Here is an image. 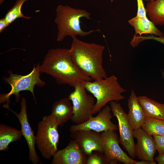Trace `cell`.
<instances>
[{
    "label": "cell",
    "instance_id": "obj_1",
    "mask_svg": "<svg viewBox=\"0 0 164 164\" xmlns=\"http://www.w3.org/2000/svg\"><path fill=\"white\" fill-rule=\"evenodd\" d=\"M41 73L54 78L59 84H67L73 87L78 83L91 81L72 61L69 50L58 48L48 51L40 65Z\"/></svg>",
    "mask_w": 164,
    "mask_h": 164
},
{
    "label": "cell",
    "instance_id": "obj_2",
    "mask_svg": "<svg viewBox=\"0 0 164 164\" xmlns=\"http://www.w3.org/2000/svg\"><path fill=\"white\" fill-rule=\"evenodd\" d=\"M69 51L74 64L83 73L94 80L107 77L103 66V54L105 47L95 43H88L76 37Z\"/></svg>",
    "mask_w": 164,
    "mask_h": 164
},
{
    "label": "cell",
    "instance_id": "obj_3",
    "mask_svg": "<svg viewBox=\"0 0 164 164\" xmlns=\"http://www.w3.org/2000/svg\"><path fill=\"white\" fill-rule=\"evenodd\" d=\"M56 12V17L54 22L57 25L58 30V41H63L67 36H70L73 38L76 37L77 35L84 36L93 32H101L99 29L88 32L81 29L80 18L84 17L87 19H91L90 13L85 10L60 5L57 7Z\"/></svg>",
    "mask_w": 164,
    "mask_h": 164
},
{
    "label": "cell",
    "instance_id": "obj_4",
    "mask_svg": "<svg viewBox=\"0 0 164 164\" xmlns=\"http://www.w3.org/2000/svg\"><path fill=\"white\" fill-rule=\"evenodd\" d=\"M87 91L96 99L93 111V115L99 112L108 102L124 99L122 94L126 90L120 85L117 78L112 75L105 78L94 80L93 82H84Z\"/></svg>",
    "mask_w": 164,
    "mask_h": 164
},
{
    "label": "cell",
    "instance_id": "obj_5",
    "mask_svg": "<svg viewBox=\"0 0 164 164\" xmlns=\"http://www.w3.org/2000/svg\"><path fill=\"white\" fill-rule=\"evenodd\" d=\"M40 65L38 63L34 66L32 71L28 74L24 76L15 74L11 70H8L9 74V77H4L3 79L9 84L11 87V90L8 93L0 95V103L7 102L9 104L10 97L12 95L15 97V103L20 99L19 92L23 91H29L31 92L36 103L34 89L36 85L42 87L46 84L45 82L40 78Z\"/></svg>",
    "mask_w": 164,
    "mask_h": 164
},
{
    "label": "cell",
    "instance_id": "obj_6",
    "mask_svg": "<svg viewBox=\"0 0 164 164\" xmlns=\"http://www.w3.org/2000/svg\"><path fill=\"white\" fill-rule=\"evenodd\" d=\"M58 126L51 114L43 116L38 124L36 144L45 159L51 158L58 150Z\"/></svg>",
    "mask_w": 164,
    "mask_h": 164
},
{
    "label": "cell",
    "instance_id": "obj_7",
    "mask_svg": "<svg viewBox=\"0 0 164 164\" xmlns=\"http://www.w3.org/2000/svg\"><path fill=\"white\" fill-rule=\"evenodd\" d=\"M83 82L77 83L68 96L73 108V114L70 120L75 124L83 123L92 116L96 103L94 97L87 93Z\"/></svg>",
    "mask_w": 164,
    "mask_h": 164
},
{
    "label": "cell",
    "instance_id": "obj_8",
    "mask_svg": "<svg viewBox=\"0 0 164 164\" xmlns=\"http://www.w3.org/2000/svg\"><path fill=\"white\" fill-rule=\"evenodd\" d=\"M110 106L113 115L117 118L120 134L119 142L132 159L136 156L135 153L133 130L128 122L127 114L120 104L115 101L110 102Z\"/></svg>",
    "mask_w": 164,
    "mask_h": 164
},
{
    "label": "cell",
    "instance_id": "obj_9",
    "mask_svg": "<svg viewBox=\"0 0 164 164\" xmlns=\"http://www.w3.org/2000/svg\"><path fill=\"white\" fill-rule=\"evenodd\" d=\"M101 134L103 153L112 163L119 161L125 164H134L136 161L125 153L119 145V140L114 131L109 130Z\"/></svg>",
    "mask_w": 164,
    "mask_h": 164
},
{
    "label": "cell",
    "instance_id": "obj_10",
    "mask_svg": "<svg viewBox=\"0 0 164 164\" xmlns=\"http://www.w3.org/2000/svg\"><path fill=\"white\" fill-rule=\"evenodd\" d=\"M111 111L110 106L106 105L95 117L91 116L83 123L72 125L70 128V131L71 132L80 130H92L100 133L109 130H117L118 127L111 120L112 117Z\"/></svg>",
    "mask_w": 164,
    "mask_h": 164
},
{
    "label": "cell",
    "instance_id": "obj_11",
    "mask_svg": "<svg viewBox=\"0 0 164 164\" xmlns=\"http://www.w3.org/2000/svg\"><path fill=\"white\" fill-rule=\"evenodd\" d=\"M21 109L19 113H17L10 109L9 104H5L4 107L7 108L14 114L18 118L21 127L22 135L25 138L29 149V159L34 164L39 163L40 159L37 155L35 148L36 136L29 122L27 113L26 99L24 97L21 99Z\"/></svg>",
    "mask_w": 164,
    "mask_h": 164
},
{
    "label": "cell",
    "instance_id": "obj_12",
    "mask_svg": "<svg viewBox=\"0 0 164 164\" xmlns=\"http://www.w3.org/2000/svg\"><path fill=\"white\" fill-rule=\"evenodd\" d=\"M71 132L72 139L75 140L82 150L87 156L93 152H103L101 134L92 130H80Z\"/></svg>",
    "mask_w": 164,
    "mask_h": 164
},
{
    "label": "cell",
    "instance_id": "obj_13",
    "mask_svg": "<svg viewBox=\"0 0 164 164\" xmlns=\"http://www.w3.org/2000/svg\"><path fill=\"white\" fill-rule=\"evenodd\" d=\"M53 157L52 164H86L88 156L77 142L72 139L66 147L58 150Z\"/></svg>",
    "mask_w": 164,
    "mask_h": 164
},
{
    "label": "cell",
    "instance_id": "obj_14",
    "mask_svg": "<svg viewBox=\"0 0 164 164\" xmlns=\"http://www.w3.org/2000/svg\"><path fill=\"white\" fill-rule=\"evenodd\" d=\"M133 136L137 140L135 148V156L141 160L154 161L157 149L153 136L142 128L133 130Z\"/></svg>",
    "mask_w": 164,
    "mask_h": 164
},
{
    "label": "cell",
    "instance_id": "obj_15",
    "mask_svg": "<svg viewBox=\"0 0 164 164\" xmlns=\"http://www.w3.org/2000/svg\"><path fill=\"white\" fill-rule=\"evenodd\" d=\"M128 119L133 129L141 128L146 116L133 90H132L128 99Z\"/></svg>",
    "mask_w": 164,
    "mask_h": 164
},
{
    "label": "cell",
    "instance_id": "obj_16",
    "mask_svg": "<svg viewBox=\"0 0 164 164\" xmlns=\"http://www.w3.org/2000/svg\"><path fill=\"white\" fill-rule=\"evenodd\" d=\"M71 102L68 97H65L53 104L51 114L59 126H63L73 116V108Z\"/></svg>",
    "mask_w": 164,
    "mask_h": 164
},
{
    "label": "cell",
    "instance_id": "obj_17",
    "mask_svg": "<svg viewBox=\"0 0 164 164\" xmlns=\"http://www.w3.org/2000/svg\"><path fill=\"white\" fill-rule=\"evenodd\" d=\"M129 24L134 29L135 34H151L159 37H164V34L146 16H136L128 20Z\"/></svg>",
    "mask_w": 164,
    "mask_h": 164
},
{
    "label": "cell",
    "instance_id": "obj_18",
    "mask_svg": "<svg viewBox=\"0 0 164 164\" xmlns=\"http://www.w3.org/2000/svg\"><path fill=\"white\" fill-rule=\"evenodd\" d=\"M138 99L146 116L164 120V104L145 96L138 97Z\"/></svg>",
    "mask_w": 164,
    "mask_h": 164
},
{
    "label": "cell",
    "instance_id": "obj_19",
    "mask_svg": "<svg viewBox=\"0 0 164 164\" xmlns=\"http://www.w3.org/2000/svg\"><path fill=\"white\" fill-rule=\"evenodd\" d=\"M22 136L21 131L3 124H0V150L7 151L11 142L20 140Z\"/></svg>",
    "mask_w": 164,
    "mask_h": 164
},
{
    "label": "cell",
    "instance_id": "obj_20",
    "mask_svg": "<svg viewBox=\"0 0 164 164\" xmlns=\"http://www.w3.org/2000/svg\"><path fill=\"white\" fill-rule=\"evenodd\" d=\"M145 8L151 21L155 25L164 26V0L148 2Z\"/></svg>",
    "mask_w": 164,
    "mask_h": 164
},
{
    "label": "cell",
    "instance_id": "obj_21",
    "mask_svg": "<svg viewBox=\"0 0 164 164\" xmlns=\"http://www.w3.org/2000/svg\"><path fill=\"white\" fill-rule=\"evenodd\" d=\"M141 128L152 136H164V120L146 116Z\"/></svg>",
    "mask_w": 164,
    "mask_h": 164
},
{
    "label": "cell",
    "instance_id": "obj_22",
    "mask_svg": "<svg viewBox=\"0 0 164 164\" xmlns=\"http://www.w3.org/2000/svg\"><path fill=\"white\" fill-rule=\"evenodd\" d=\"M28 0H17L13 6L7 12L5 17L9 24L12 23L17 18H23L26 19H30V17L26 16L21 12V8L23 4Z\"/></svg>",
    "mask_w": 164,
    "mask_h": 164
},
{
    "label": "cell",
    "instance_id": "obj_23",
    "mask_svg": "<svg viewBox=\"0 0 164 164\" xmlns=\"http://www.w3.org/2000/svg\"><path fill=\"white\" fill-rule=\"evenodd\" d=\"M103 152L97 151L93 152L88 156L86 164H111L105 156Z\"/></svg>",
    "mask_w": 164,
    "mask_h": 164
},
{
    "label": "cell",
    "instance_id": "obj_24",
    "mask_svg": "<svg viewBox=\"0 0 164 164\" xmlns=\"http://www.w3.org/2000/svg\"><path fill=\"white\" fill-rule=\"evenodd\" d=\"M147 39H153L159 42L164 45V37L155 36L153 35L142 36L135 34L131 42V45L133 47L137 46L138 44L143 41Z\"/></svg>",
    "mask_w": 164,
    "mask_h": 164
},
{
    "label": "cell",
    "instance_id": "obj_25",
    "mask_svg": "<svg viewBox=\"0 0 164 164\" xmlns=\"http://www.w3.org/2000/svg\"><path fill=\"white\" fill-rule=\"evenodd\" d=\"M159 155L164 154V136H152Z\"/></svg>",
    "mask_w": 164,
    "mask_h": 164
},
{
    "label": "cell",
    "instance_id": "obj_26",
    "mask_svg": "<svg viewBox=\"0 0 164 164\" xmlns=\"http://www.w3.org/2000/svg\"><path fill=\"white\" fill-rule=\"evenodd\" d=\"M137 1L138 9L136 16L141 17L146 16V12L143 0H137Z\"/></svg>",
    "mask_w": 164,
    "mask_h": 164
},
{
    "label": "cell",
    "instance_id": "obj_27",
    "mask_svg": "<svg viewBox=\"0 0 164 164\" xmlns=\"http://www.w3.org/2000/svg\"><path fill=\"white\" fill-rule=\"evenodd\" d=\"M9 24L6 20L5 17L0 20V32L4 29Z\"/></svg>",
    "mask_w": 164,
    "mask_h": 164
},
{
    "label": "cell",
    "instance_id": "obj_28",
    "mask_svg": "<svg viewBox=\"0 0 164 164\" xmlns=\"http://www.w3.org/2000/svg\"><path fill=\"white\" fill-rule=\"evenodd\" d=\"M155 160L159 164H164V154L159 155L155 158Z\"/></svg>",
    "mask_w": 164,
    "mask_h": 164
},
{
    "label": "cell",
    "instance_id": "obj_29",
    "mask_svg": "<svg viewBox=\"0 0 164 164\" xmlns=\"http://www.w3.org/2000/svg\"><path fill=\"white\" fill-rule=\"evenodd\" d=\"M156 162L153 161H151L146 160H141L140 161H136L134 164H156Z\"/></svg>",
    "mask_w": 164,
    "mask_h": 164
},
{
    "label": "cell",
    "instance_id": "obj_30",
    "mask_svg": "<svg viewBox=\"0 0 164 164\" xmlns=\"http://www.w3.org/2000/svg\"><path fill=\"white\" fill-rule=\"evenodd\" d=\"M161 76L162 78L164 80V72L163 71H162V72Z\"/></svg>",
    "mask_w": 164,
    "mask_h": 164
},
{
    "label": "cell",
    "instance_id": "obj_31",
    "mask_svg": "<svg viewBox=\"0 0 164 164\" xmlns=\"http://www.w3.org/2000/svg\"><path fill=\"white\" fill-rule=\"evenodd\" d=\"M145 0L147 2H149L153 1H154L155 0Z\"/></svg>",
    "mask_w": 164,
    "mask_h": 164
},
{
    "label": "cell",
    "instance_id": "obj_32",
    "mask_svg": "<svg viewBox=\"0 0 164 164\" xmlns=\"http://www.w3.org/2000/svg\"><path fill=\"white\" fill-rule=\"evenodd\" d=\"M4 0H0V4H2Z\"/></svg>",
    "mask_w": 164,
    "mask_h": 164
},
{
    "label": "cell",
    "instance_id": "obj_33",
    "mask_svg": "<svg viewBox=\"0 0 164 164\" xmlns=\"http://www.w3.org/2000/svg\"><path fill=\"white\" fill-rule=\"evenodd\" d=\"M111 2H112L114 1V0H110Z\"/></svg>",
    "mask_w": 164,
    "mask_h": 164
}]
</instances>
